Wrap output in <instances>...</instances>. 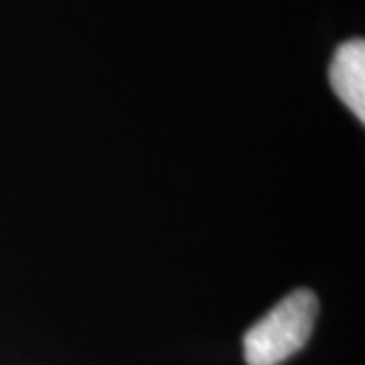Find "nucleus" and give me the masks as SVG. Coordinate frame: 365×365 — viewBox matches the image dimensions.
<instances>
[{"mask_svg":"<svg viewBox=\"0 0 365 365\" xmlns=\"http://www.w3.org/2000/svg\"><path fill=\"white\" fill-rule=\"evenodd\" d=\"M318 318V297L294 289L245 334L247 365H280L302 351Z\"/></svg>","mask_w":365,"mask_h":365,"instance_id":"f257e3e1","label":"nucleus"},{"mask_svg":"<svg viewBox=\"0 0 365 365\" xmlns=\"http://www.w3.org/2000/svg\"><path fill=\"white\" fill-rule=\"evenodd\" d=\"M330 86L337 98L359 116L365 119V43L349 41L332 57Z\"/></svg>","mask_w":365,"mask_h":365,"instance_id":"f03ea898","label":"nucleus"}]
</instances>
